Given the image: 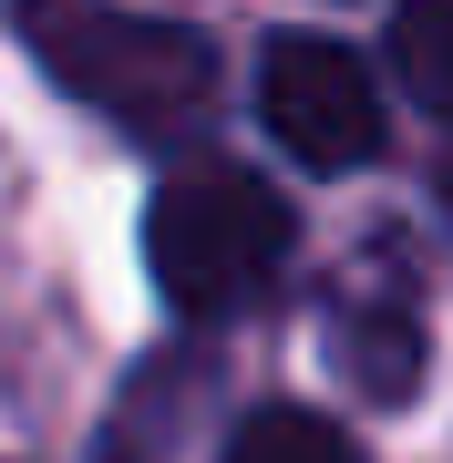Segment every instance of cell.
Returning <instances> with one entry per match:
<instances>
[{
    "mask_svg": "<svg viewBox=\"0 0 453 463\" xmlns=\"http://www.w3.org/2000/svg\"><path fill=\"white\" fill-rule=\"evenodd\" d=\"M299 216L269 175L248 165H175L145 196V279L165 288V309L185 319H237L278 288Z\"/></svg>",
    "mask_w": 453,
    "mask_h": 463,
    "instance_id": "cell-2",
    "label": "cell"
},
{
    "mask_svg": "<svg viewBox=\"0 0 453 463\" xmlns=\"http://www.w3.org/2000/svg\"><path fill=\"white\" fill-rule=\"evenodd\" d=\"M330 371L351 381L361 402H412V381H422V319L402 309V298H340Z\"/></svg>",
    "mask_w": 453,
    "mask_h": 463,
    "instance_id": "cell-4",
    "label": "cell"
},
{
    "mask_svg": "<svg viewBox=\"0 0 453 463\" xmlns=\"http://www.w3.org/2000/svg\"><path fill=\"white\" fill-rule=\"evenodd\" d=\"M21 42L52 72V93L145 145H175L217 114V42L196 21H155L124 0H21Z\"/></svg>",
    "mask_w": 453,
    "mask_h": 463,
    "instance_id": "cell-1",
    "label": "cell"
},
{
    "mask_svg": "<svg viewBox=\"0 0 453 463\" xmlns=\"http://www.w3.org/2000/svg\"><path fill=\"white\" fill-rule=\"evenodd\" d=\"M258 124L309 175H351L382 155V83L330 32H269V52H258Z\"/></svg>",
    "mask_w": 453,
    "mask_h": 463,
    "instance_id": "cell-3",
    "label": "cell"
},
{
    "mask_svg": "<svg viewBox=\"0 0 453 463\" xmlns=\"http://www.w3.org/2000/svg\"><path fill=\"white\" fill-rule=\"evenodd\" d=\"M227 463H361V443L330 412H299V402H269L227 432Z\"/></svg>",
    "mask_w": 453,
    "mask_h": 463,
    "instance_id": "cell-6",
    "label": "cell"
},
{
    "mask_svg": "<svg viewBox=\"0 0 453 463\" xmlns=\"http://www.w3.org/2000/svg\"><path fill=\"white\" fill-rule=\"evenodd\" d=\"M433 196H443V216H453V145H443V175H433Z\"/></svg>",
    "mask_w": 453,
    "mask_h": 463,
    "instance_id": "cell-7",
    "label": "cell"
},
{
    "mask_svg": "<svg viewBox=\"0 0 453 463\" xmlns=\"http://www.w3.org/2000/svg\"><path fill=\"white\" fill-rule=\"evenodd\" d=\"M382 52H392V83H402L422 114L453 124V0H402Z\"/></svg>",
    "mask_w": 453,
    "mask_h": 463,
    "instance_id": "cell-5",
    "label": "cell"
}]
</instances>
